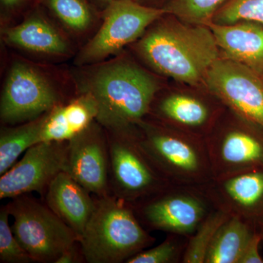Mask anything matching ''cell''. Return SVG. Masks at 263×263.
<instances>
[{
  "instance_id": "obj_31",
  "label": "cell",
  "mask_w": 263,
  "mask_h": 263,
  "mask_svg": "<svg viewBox=\"0 0 263 263\" xmlns=\"http://www.w3.org/2000/svg\"><path fill=\"white\" fill-rule=\"evenodd\" d=\"M97 7V8H100L104 9L105 7L110 3L114 1V0H90Z\"/></svg>"
},
{
  "instance_id": "obj_9",
  "label": "cell",
  "mask_w": 263,
  "mask_h": 263,
  "mask_svg": "<svg viewBox=\"0 0 263 263\" xmlns=\"http://www.w3.org/2000/svg\"><path fill=\"white\" fill-rule=\"evenodd\" d=\"M228 110L229 121L215 122L204 138L214 179L263 167L262 129Z\"/></svg>"
},
{
  "instance_id": "obj_7",
  "label": "cell",
  "mask_w": 263,
  "mask_h": 263,
  "mask_svg": "<svg viewBox=\"0 0 263 263\" xmlns=\"http://www.w3.org/2000/svg\"><path fill=\"white\" fill-rule=\"evenodd\" d=\"M165 13L162 8L146 6L135 0H114L102 10V24L79 51L75 65H93L117 56Z\"/></svg>"
},
{
  "instance_id": "obj_33",
  "label": "cell",
  "mask_w": 263,
  "mask_h": 263,
  "mask_svg": "<svg viewBox=\"0 0 263 263\" xmlns=\"http://www.w3.org/2000/svg\"><path fill=\"white\" fill-rule=\"evenodd\" d=\"M257 229L258 230L259 233H260L261 236H262V239L263 242V221L262 222L259 223L258 226L257 227Z\"/></svg>"
},
{
  "instance_id": "obj_1",
  "label": "cell",
  "mask_w": 263,
  "mask_h": 263,
  "mask_svg": "<svg viewBox=\"0 0 263 263\" xmlns=\"http://www.w3.org/2000/svg\"><path fill=\"white\" fill-rule=\"evenodd\" d=\"M79 93H89L98 105L96 121L108 133L134 130L149 114L161 89L153 74L120 53L110 60L81 66L76 70Z\"/></svg>"
},
{
  "instance_id": "obj_26",
  "label": "cell",
  "mask_w": 263,
  "mask_h": 263,
  "mask_svg": "<svg viewBox=\"0 0 263 263\" xmlns=\"http://www.w3.org/2000/svg\"><path fill=\"white\" fill-rule=\"evenodd\" d=\"M242 21L263 25V0H229L218 10L212 22L232 24Z\"/></svg>"
},
{
  "instance_id": "obj_20",
  "label": "cell",
  "mask_w": 263,
  "mask_h": 263,
  "mask_svg": "<svg viewBox=\"0 0 263 263\" xmlns=\"http://www.w3.org/2000/svg\"><path fill=\"white\" fill-rule=\"evenodd\" d=\"M257 227L231 216L220 227L209 247L205 263H238Z\"/></svg>"
},
{
  "instance_id": "obj_10",
  "label": "cell",
  "mask_w": 263,
  "mask_h": 263,
  "mask_svg": "<svg viewBox=\"0 0 263 263\" xmlns=\"http://www.w3.org/2000/svg\"><path fill=\"white\" fill-rule=\"evenodd\" d=\"M107 133L111 195L133 205L169 184L138 146L136 127L129 133Z\"/></svg>"
},
{
  "instance_id": "obj_11",
  "label": "cell",
  "mask_w": 263,
  "mask_h": 263,
  "mask_svg": "<svg viewBox=\"0 0 263 263\" xmlns=\"http://www.w3.org/2000/svg\"><path fill=\"white\" fill-rule=\"evenodd\" d=\"M205 83L227 108L263 130V78L241 64L219 57Z\"/></svg>"
},
{
  "instance_id": "obj_13",
  "label": "cell",
  "mask_w": 263,
  "mask_h": 263,
  "mask_svg": "<svg viewBox=\"0 0 263 263\" xmlns=\"http://www.w3.org/2000/svg\"><path fill=\"white\" fill-rule=\"evenodd\" d=\"M67 142H41L29 148L19 162L2 175L0 198L46 191L53 179L64 171Z\"/></svg>"
},
{
  "instance_id": "obj_8",
  "label": "cell",
  "mask_w": 263,
  "mask_h": 263,
  "mask_svg": "<svg viewBox=\"0 0 263 263\" xmlns=\"http://www.w3.org/2000/svg\"><path fill=\"white\" fill-rule=\"evenodd\" d=\"M133 207L143 226L186 237L215 208L203 188L171 183Z\"/></svg>"
},
{
  "instance_id": "obj_17",
  "label": "cell",
  "mask_w": 263,
  "mask_h": 263,
  "mask_svg": "<svg viewBox=\"0 0 263 263\" xmlns=\"http://www.w3.org/2000/svg\"><path fill=\"white\" fill-rule=\"evenodd\" d=\"M224 58L249 67L263 78V25L242 21L232 24H208Z\"/></svg>"
},
{
  "instance_id": "obj_15",
  "label": "cell",
  "mask_w": 263,
  "mask_h": 263,
  "mask_svg": "<svg viewBox=\"0 0 263 263\" xmlns=\"http://www.w3.org/2000/svg\"><path fill=\"white\" fill-rule=\"evenodd\" d=\"M202 187L214 207L256 227L263 221V167L213 179Z\"/></svg>"
},
{
  "instance_id": "obj_4",
  "label": "cell",
  "mask_w": 263,
  "mask_h": 263,
  "mask_svg": "<svg viewBox=\"0 0 263 263\" xmlns=\"http://www.w3.org/2000/svg\"><path fill=\"white\" fill-rule=\"evenodd\" d=\"M155 241L143 228L133 205L109 195L98 197L79 243L86 262L122 263Z\"/></svg>"
},
{
  "instance_id": "obj_14",
  "label": "cell",
  "mask_w": 263,
  "mask_h": 263,
  "mask_svg": "<svg viewBox=\"0 0 263 263\" xmlns=\"http://www.w3.org/2000/svg\"><path fill=\"white\" fill-rule=\"evenodd\" d=\"M8 46L44 58L62 59L72 56L73 47L67 32L62 30L49 13L38 3L15 26L2 29Z\"/></svg>"
},
{
  "instance_id": "obj_24",
  "label": "cell",
  "mask_w": 263,
  "mask_h": 263,
  "mask_svg": "<svg viewBox=\"0 0 263 263\" xmlns=\"http://www.w3.org/2000/svg\"><path fill=\"white\" fill-rule=\"evenodd\" d=\"M229 0H169L162 8L185 23L208 25Z\"/></svg>"
},
{
  "instance_id": "obj_22",
  "label": "cell",
  "mask_w": 263,
  "mask_h": 263,
  "mask_svg": "<svg viewBox=\"0 0 263 263\" xmlns=\"http://www.w3.org/2000/svg\"><path fill=\"white\" fill-rule=\"evenodd\" d=\"M38 3L75 35L87 32L98 19V8L90 0H38Z\"/></svg>"
},
{
  "instance_id": "obj_23",
  "label": "cell",
  "mask_w": 263,
  "mask_h": 263,
  "mask_svg": "<svg viewBox=\"0 0 263 263\" xmlns=\"http://www.w3.org/2000/svg\"><path fill=\"white\" fill-rule=\"evenodd\" d=\"M231 216L229 213L214 208L200 223L191 236L181 263H205L208 251L218 230Z\"/></svg>"
},
{
  "instance_id": "obj_12",
  "label": "cell",
  "mask_w": 263,
  "mask_h": 263,
  "mask_svg": "<svg viewBox=\"0 0 263 263\" xmlns=\"http://www.w3.org/2000/svg\"><path fill=\"white\" fill-rule=\"evenodd\" d=\"M64 172L96 196L111 195L108 133L97 121L67 141Z\"/></svg>"
},
{
  "instance_id": "obj_19",
  "label": "cell",
  "mask_w": 263,
  "mask_h": 263,
  "mask_svg": "<svg viewBox=\"0 0 263 263\" xmlns=\"http://www.w3.org/2000/svg\"><path fill=\"white\" fill-rule=\"evenodd\" d=\"M98 105L89 93H79L77 98L61 103L46 114L41 142H67L96 121Z\"/></svg>"
},
{
  "instance_id": "obj_3",
  "label": "cell",
  "mask_w": 263,
  "mask_h": 263,
  "mask_svg": "<svg viewBox=\"0 0 263 263\" xmlns=\"http://www.w3.org/2000/svg\"><path fill=\"white\" fill-rule=\"evenodd\" d=\"M136 139L167 183L202 187L214 179L204 138L145 117L136 123Z\"/></svg>"
},
{
  "instance_id": "obj_30",
  "label": "cell",
  "mask_w": 263,
  "mask_h": 263,
  "mask_svg": "<svg viewBox=\"0 0 263 263\" xmlns=\"http://www.w3.org/2000/svg\"><path fill=\"white\" fill-rule=\"evenodd\" d=\"M67 249H66L58 257L55 263H76L81 262V257L84 259L83 254L79 253V249H78L77 243ZM85 260V259H84Z\"/></svg>"
},
{
  "instance_id": "obj_5",
  "label": "cell",
  "mask_w": 263,
  "mask_h": 263,
  "mask_svg": "<svg viewBox=\"0 0 263 263\" xmlns=\"http://www.w3.org/2000/svg\"><path fill=\"white\" fill-rule=\"evenodd\" d=\"M61 103V91L50 72L27 60H13L2 90L0 119L3 124L14 125L34 120Z\"/></svg>"
},
{
  "instance_id": "obj_2",
  "label": "cell",
  "mask_w": 263,
  "mask_h": 263,
  "mask_svg": "<svg viewBox=\"0 0 263 263\" xmlns=\"http://www.w3.org/2000/svg\"><path fill=\"white\" fill-rule=\"evenodd\" d=\"M165 13L133 43L137 57L159 75L197 86L219 58V48L207 25L185 23Z\"/></svg>"
},
{
  "instance_id": "obj_25",
  "label": "cell",
  "mask_w": 263,
  "mask_h": 263,
  "mask_svg": "<svg viewBox=\"0 0 263 263\" xmlns=\"http://www.w3.org/2000/svg\"><path fill=\"white\" fill-rule=\"evenodd\" d=\"M160 245L143 250L128 259L127 263H178L182 262L187 246L189 237L168 234Z\"/></svg>"
},
{
  "instance_id": "obj_18",
  "label": "cell",
  "mask_w": 263,
  "mask_h": 263,
  "mask_svg": "<svg viewBox=\"0 0 263 263\" xmlns=\"http://www.w3.org/2000/svg\"><path fill=\"white\" fill-rule=\"evenodd\" d=\"M91 194L64 171L46 191V205L75 232L79 240L96 207V200Z\"/></svg>"
},
{
  "instance_id": "obj_16",
  "label": "cell",
  "mask_w": 263,
  "mask_h": 263,
  "mask_svg": "<svg viewBox=\"0 0 263 263\" xmlns=\"http://www.w3.org/2000/svg\"><path fill=\"white\" fill-rule=\"evenodd\" d=\"M159 122L189 134L205 138L216 120V109L204 99L185 94L172 93L153 102L149 114Z\"/></svg>"
},
{
  "instance_id": "obj_6",
  "label": "cell",
  "mask_w": 263,
  "mask_h": 263,
  "mask_svg": "<svg viewBox=\"0 0 263 263\" xmlns=\"http://www.w3.org/2000/svg\"><path fill=\"white\" fill-rule=\"evenodd\" d=\"M7 205L13 218L12 230L33 262L55 263L80 240L46 204L33 197L21 195Z\"/></svg>"
},
{
  "instance_id": "obj_21",
  "label": "cell",
  "mask_w": 263,
  "mask_h": 263,
  "mask_svg": "<svg viewBox=\"0 0 263 263\" xmlns=\"http://www.w3.org/2000/svg\"><path fill=\"white\" fill-rule=\"evenodd\" d=\"M46 114L15 127H2L0 133V175L11 168L19 157L41 143V134Z\"/></svg>"
},
{
  "instance_id": "obj_28",
  "label": "cell",
  "mask_w": 263,
  "mask_h": 263,
  "mask_svg": "<svg viewBox=\"0 0 263 263\" xmlns=\"http://www.w3.org/2000/svg\"><path fill=\"white\" fill-rule=\"evenodd\" d=\"M37 4L38 0H0L2 23H9L19 15H25Z\"/></svg>"
},
{
  "instance_id": "obj_29",
  "label": "cell",
  "mask_w": 263,
  "mask_h": 263,
  "mask_svg": "<svg viewBox=\"0 0 263 263\" xmlns=\"http://www.w3.org/2000/svg\"><path fill=\"white\" fill-rule=\"evenodd\" d=\"M261 242H262V236L257 229L243 251L238 263H263V258L259 251Z\"/></svg>"
},
{
  "instance_id": "obj_27",
  "label": "cell",
  "mask_w": 263,
  "mask_h": 263,
  "mask_svg": "<svg viewBox=\"0 0 263 263\" xmlns=\"http://www.w3.org/2000/svg\"><path fill=\"white\" fill-rule=\"evenodd\" d=\"M8 205L0 210V262L29 263L33 262L30 256L19 243L9 224Z\"/></svg>"
},
{
  "instance_id": "obj_32",
  "label": "cell",
  "mask_w": 263,
  "mask_h": 263,
  "mask_svg": "<svg viewBox=\"0 0 263 263\" xmlns=\"http://www.w3.org/2000/svg\"><path fill=\"white\" fill-rule=\"evenodd\" d=\"M135 1L140 3V4L146 5V6L157 8V7L155 6V4L158 3V1H160V0H135Z\"/></svg>"
}]
</instances>
